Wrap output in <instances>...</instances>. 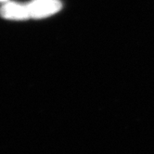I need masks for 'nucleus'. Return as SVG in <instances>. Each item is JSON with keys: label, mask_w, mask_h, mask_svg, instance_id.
I'll return each instance as SVG.
<instances>
[{"label": "nucleus", "mask_w": 154, "mask_h": 154, "mask_svg": "<svg viewBox=\"0 0 154 154\" xmlns=\"http://www.w3.org/2000/svg\"><path fill=\"white\" fill-rule=\"evenodd\" d=\"M0 17L10 20H25L30 19L27 4L7 1L0 8Z\"/></svg>", "instance_id": "2"}, {"label": "nucleus", "mask_w": 154, "mask_h": 154, "mask_svg": "<svg viewBox=\"0 0 154 154\" xmlns=\"http://www.w3.org/2000/svg\"><path fill=\"white\" fill-rule=\"evenodd\" d=\"M30 19H44L58 13L62 8L60 0H32L27 4Z\"/></svg>", "instance_id": "1"}, {"label": "nucleus", "mask_w": 154, "mask_h": 154, "mask_svg": "<svg viewBox=\"0 0 154 154\" xmlns=\"http://www.w3.org/2000/svg\"><path fill=\"white\" fill-rule=\"evenodd\" d=\"M7 1H8V0H0V2H1V3H5Z\"/></svg>", "instance_id": "3"}]
</instances>
